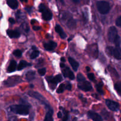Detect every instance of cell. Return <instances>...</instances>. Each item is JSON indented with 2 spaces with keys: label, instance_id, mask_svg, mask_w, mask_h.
<instances>
[{
  "label": "cell",
  "instance_id": "obj_1",
  "mask_svg": "<svg viewBox=\"0 0 121 121\" xmlns=\"http://www.w3.org/2000/svg\"><path fill=\"white\" fill-rule=\"evenodd\" d=\"M9 109L11 112L21 115H27L29 113V108L24 105H15L11 106Z\"/></svg>",
  "mask_w": 121,
  "mask_h": 121
},
{
  "label": "cell",
  "instance_id": "obj_2",
  "mask_svg": "<svg viewBox=\"0 0 121 121\" xmlns=\"http://www.w3.org/2000/svg\"><path fill=\"white\" fill-rule=\"evenodd\" d=\"M97 8L99 13L102 14H106L110 10L109 4L105 1H100L97 2Z\"/></svg>",
  "mask_w": 121,
  "mask_h": 121
},
{
  "label": "cell",
  "instance_id": "obj_3",
  "mask_svg": "<svg viewBox=\"0 0 121 121\" xmlns=\"http://www.w3.org/2000/svg\"><path fill=\"white\" fill-rule=\"evenodd\" d=\"M22 80L19 76H13L7 79V80L5 81L4 84L7 86L11 87V86H15V85L19 83Z\"/></svg>",
  "mask_w": 121,
  "mask_h": 121
},
{
  "label": "cell",
  "instance_id": "obj_4",
  "mask_svg": "<svg viewBox=\"0 0 121 121\" xmlns=\"http://www.w3.org/2000/svg\"><path fill=\"white\" fill-rule=\"evenodd\" d=\"M49 79H47L48 83L50 84V86L52 88V89L54 88L56 86L57 84L58 83L60 82L62 80V77L60 74H58V75L56 76L55 77L53 78V77H50Z\"/></svg>",
  "mask_w": 121,
  "mask_h": 121
},
{
  "label": "cell",
  "instance_id": "obj_5",
  "mask_svg": "<svg viewBox=\"0 0 121 121\" xmlns=\"http://www.w3.org/2000/svg\"><path fill=\"white\" fill-rule=\"evenodd\" d=\"M28 94L30 96L33 97V98H34L35 99H37L39 100H40V101L43 104H44L47 108L48 107V106H49L48 104L46 102V100H45L44 98L41 95H40V93H38V92H34V91H29V92H28Z\"/></svg>",
  "mask_w": 121,
  "mask_h": 121
},
{
  "label": "cell",
  "instance_id": "obj_6",
  "mask_svg": "<svg viewBox=\"0 0 121 121\" xmlns=\"http://www.w3.org/2000/svg\"><path fill=\"white\" fill-rule=\"evenodd\" d=\"M106 105L108 108L112 111H118L119 109V105L118 102L109 99L106 100Z\"/></svg>",
  "mask_w": 121,
  "mask_h": 121
},
{
  "label": "cell",
  "instance_id": "obj_7",
  "mask_svg": "<svg viewBox=\"0 0 121 121\" xmlns=\"http://www.w3.org/2000/svg\"><path fill=\"white\" fill-rule=\"evenodd\" d=\"M78 87L80 90L85 91V92L90 91L92 89V86L91 84L89 82L86 81V80L82 82H79V84L78 85Z\"/></svg>",
  "mask_w": 121,
  "mask_h": 121
},
{
  "label": "cell",
  "instance_id": "obj_8",
  "mask_svg": "<svg viewBox=\"0 0 121 121\" xmlns=\"http://www.w3.org/2000/svg\"><path fill=\"white\" fill-rule=\"evenodd\" d=\"M118 35V31L117 28L115 27H111L108 30V37L109 41L111 42H113L115 38Z\"/></svg>",
  "mask_w": 121,
  "mask_h": 121
},
{
  "label": "cell",
  "instance_id": "obj_9",
  "mask_svg": "<svg viewBox=\"0 0 121 121\" xmlns=\"http://www.w3.org/2000/svg\"><path fill=\"white\" fill-rule=\"evenodd\" d=\"M87 116L93 121H102V118L101 116L93 111H89Z\"/></svg>",
  "mask_w": 121,
  "mask_h": 121
},
{
  "label": "cell",
  "instance_id": "obj_10",
  "mask_svg": "<svg viewBox=\"0 0 121 121\" xmlns=\"http://www.w3.org/2000/svg\"><path fill=\"white\" fill-rule=\"evenodd\" d=\"M62 73L64 76L66 77V78H69L71 80H73L74 79V73L72 72V71L69 67H66L65 69L63 70Z\"/></svg>",
  "mask_w": 121,
  "mask_h": 121
},
{
  "label": "cell",
  "instance_id": "obj_11",
  "mask_svg": "<svg viewBox=\"0 0 121 121\" xmlns=\"http://www.w3.org/2000/svg\"><path fill=\"white\" fill-rule=\"evenodd\" d=\"M57 47V43L54 41H50L48 43L44 44V47L46 50L52 51L53 50Z\"/></svg>",
  "mask_w": 121,
  "mask_h": 121
},
{
  "label": "cell",
  "instance_id": "obj_12",
  "mask_svg": "<svg viewBox=\"0 0 121 121\" xmlns=\"http://www.w3.org/2000/svg\"><path fill=\"white\" fill-rule=\"evenodd\" d=\"M52 16H53V15H52V12L47 9H46L42 13L43 18L44 20H46V21L50 20L52 18Z\"/></svg>",
  "mask_w": 121,
  "mask_h": 121
},
{
  "label": "cell",
  "instance_id": "obj_13",
  "mask_svg": "<svg viewBox=\"0 0 121 121\" xmlns=\"http://www.w3.org/2000/svg\"><path fill=\"white\" fill-rule=\"evenodd\" d=\"M55 30L56 31L57 33L59 34V35H60V37H61V39H66V37H67V35H66V33L64 32L63 30L62 29V28H61L59 25H57V26H56Z\"/></svg>",
  "mask_w": 121,
  "mask_h": 121
},
{
  "label": "cell",
  "instance_id": "obj_14",
  "mask_svg": "<svg viewBox=\"0 0 121 121\" xmlns=\"http://www.w3.org/2000/svg\"><path fill=\"white\" fill-rule=\"evenodd\" d=\"M112 55L114 56L115 59L117 60H121V52L120 47H116L115 48H113V53Z\"/></svg>",
  "mask_w": 121,
  "mask_h": 121
},
{
  "label": "cell",
  "instance_id": "obj_15",
  "mask_svg": "<svg viewBox=\"0 0 121 121\" xmlns=\"http://www.w3.org/2000/svg\"><path fill=\"white\" fill-rule=\"evenodd\" d=\"M69 62L70 63V64L72 66V68L74 70V71H77L78 70V69L79 66V64L78 61H76L72 57H69Z\"/></svg>",
  "mask_w": 121,
  "mask_h": 121
},
{
  "label": "cell",
  "instance_id": "obj_16",
  "mask_svg": "<svg viewBox=\"0 0 121 121\" xmlns=\"http://www.w3.org/2000/svg\"><path fill=\"white\" fill-rule=\"evenodd\" d=\"M17 66V64L16 61L14 60H12L7 69V72L8 73H12V72H14L16 70Z\"/></svg>",
  "mask_w": 121,
  "mask_h": 121
},
{
  "label": "cell",
  "instance_id": "obj_17",
  "mask_svg": "<svg viewBox=\"0 0 121 121\" xmlns=\"http://www.w3.org/2000/svg\"><path fill=\"white\" fill-rule=\"evenodd\" d=\"M31 66V64L27 62L25 60H21L20 63H19L18 65L17 66V70H21L23 69L25 67H26L27 66Z\"/></svg>",
  "mask_w": 121,
  "mask_h": 121
},
{
  "label": "cell",
  "instance_id": "obj_18",
  "mask_svg": "<svg viewBox=\"0 0 121 121\" xmlns=\"http://www.w3.org/2000/svg\"><path fill=\"white\" fill-rule=\"evenodd\" d=\"M7 34L10 38H18L20 35V33L15 30H7Z\"/></svg>",
  "mask_w": 121,
  "mask_h": 121
},
{
  "label": "cell",
  "instance_id": "obj_19",
  "mask_svg": "<svg viewBox=\"0 0 121 121\" xmlns=\"http://www.w3.org/2000/svg\"><path fill=\"white\" fill-rule=\"evenodd\" d=\"M7 4L12 9H15L17 8L18 6V2L17 0H7Z\"/></svg>",
  "mask_w": 121,
  "mask_h": 121
},
{
  "label": "cell",
  "instance_id": "obj_20",
  "mask_svg": "<svg viewBox=\"0 0 121 121\" xmlns=\"http://www.w3.org/2000/svg\"><path fill=\"white\" fill-rule=\"evenodd\" d=\"M53 111L51 108L49 109L47 112L46 113V117H45L44 121H53Z\"/></svg>",
  "mask_w": 121,
  "mask_h": 121
},
{
  "label": "cell",
  "instance_id": "obj_21",
  "mask_svg": "<svg viewBox=\"0 0 121 121\" xmlns=\"http://www.w3.org/2000/svg\"><path fill=\"white\" fill-rule=\"evenodd\" d=\"M35 78V72L33 71H29L26 74V79L28 81H31Z\"/></svg>",
  "mask_w": 121,
  "mask_h": 121
},
{
  "label": "cell",
  "instance_id": "obj_22",
  "mask_svg": "<svg viewBox=\"0 0 121 121\" xmlns=\"http://www.w3.org/2000/svg\"><path fill=\"white\" fill-rule=\"evenodd\" d=\"M102 86H103V83L100 82L99 84L96 85V88L97 91L100 93V95L104 94V92L102 90Z\"/></svg>",
  "mask_w": 121,
  "mask_h": 121
},
{
  "label": "cell",
  "instance_id": "obj_23",
  "mask_svg": "<svg viewBox=\"0 0 121 121\" xmlns=\"http://www.w3.org/2000/svg\"><path fill=\"white\" fill-rule=\"evenodd\" d=\"M113 43L115 44L116 47H120L121 46V37L119 35H117L113 40Z\"/></svg>",
  "mask_w": 121,
  "mask_h": 121
},
{
  "label": "cell",
  "instance_id": "obj_24",
  "mask_svg": "<svg viewBox=\"0 0 121 121\" xmlns=\"http://www.w3.org/2000/svg\"><path fill=\"white\" fill-rule=\"evenodd\" d=\"M115 89L117 91V92H118V93L119 95L121 94V85L120 82H118L115 83L114 86Z\"/></svg>",
  "mask_w": 121,
  "mask_h": 121
},
{
  "label": "cell",
  "instance_id": "obj_25",
  "mask_svg": "<svg viewBox=\"0 0 121 121\" xmlns=\"http://www.w3.org/2000/svg\"><path fill=\"white\" fill-rule=\"evenodd\" d=\"M39 52L38 50H35L33 51V52H32V53L31 54V56H30V58L31 59H35L36 57H37L38 56H39Z\"/></svg>",
  "mask_w": 121,
  "mask_h": 121
},
{
  "label": "cell",
  "instance_id": "obj_26",
  "mask_svg": "<svg viewBox=\"0 0 121 121\" xmlns=\"http://www.w3.org/2000/svg\"><path fill=\"white\" fill-rule=\"evenodd\" d=\"M65 88V85L64 83L61 84V85L59 86V88L57 90V93H61L64 92Z\"/></svg>",
  "mask_w": 121,
  "mask_h": 121
},
{
  "label": "cell",
  "instance_id": "obj_27",
  "mask_svg": "<svg viewBox=\"0 0 121 121\" xmlns=\"http://www.w3.org/2000/svg\"><path fill=\"white\" fill-rule=\"evenodd\" d=\"M113 48H114L113 47H107L106 48V53L109 56H112V53H113Z\"/></svg>",
  "mask_w": 121,
  "mask_h": 121
},
{
  "label": "cell",
  "instance_id": "obj_28",
  "mask_svg": "<svg viewBox=\"0 0 121 121\" xmlns=\"http://www.w3.org/2000/svg\"><path fill=\"white\" fill-rule=\"evenodd\" d=\"M77 79H78V81L79 82H83L85 80V77L81 73H79L78 74V76H77Z\"/></svg>",
  "mask_w": 121,
  "mask_h": 121
},
{
  "label": "cell",
  "instance_id": "obj_29",
  "mask_svg": "<svg viewBox=\"0 0 121 121\" xmlns=\"http://www.w3.org/2000/svg\"><path fill=\"white\" fill-rule=\"evenodd\" d=\"M61 108L63 109V112H64V115H65V116H64V118H63V121H67V120H68V119H69V117L68 112H67L65 109H63L61 107Z\"/></svg>",
  "mask_w": 121,
  "mask_h": 121
},
{
  "label": "cell",
  "instance_id": "obj_30",
  "mask_svg": "<svg viewBox=\"0 0 121 121\" xmlns=\"http://www.w3.org/2000/svg\"><path fill=\"white\" fill-rule=\"evenodd\" d=\"M13 54H14L15 56L20 57L22 56V52H21L20 50H15L13 52Z\"/></svg>",
  "mask_w": 121,
  "mask_h": 121
},
{
  "label": "cell",
  "instance_id": "obj_31",
  "mask_svg": "<svg viewBox=\"0 0 121 121\" xmlns=\"http://www.w3.org/2000/svg\"><path fill=\"white\" fill-rule=\"evenodd\" d=\"M46 68H42L38 70V73L40 74V76H44L46 74Z\"/></svg>",
  "mask_w": 121,
  "mask_h": 121
},
{
  "label": "cell",
  "instance_id": "obj_32",
  "mask_svg": "<svg viewBox=\"0 0 121 121\" xmlns=\"http://www.w3.org/2000/svg\"><path fill=\"white\" fill-rule=\"evenodd\" d=\"M46 9H47V8H46V6L44 4H41L39 5V11L41 12V13H43V12L44 10H46Z\"/></svg>",
  "mask_w": 121,
  "mask_h": 121
},
{
  "label": "cell",
  "instance_id": "obj_33",
  "mask_svg": "<svg viewBox=\"0 0 121 121\" xmlns=\"http://www.w3.org/2000/svg\"><path fill=\"white\" fill-rule=\"evenodd\" d=\"M87 77H88L89 79L91 80H92V81H94L95 79V75L93 73H89V74H87Z\"/></svg>",
  "mask_w": 121,
  "mask_h": 121
},
{
  "label": "cell",
  "instance_id": "obj_34",
  "mask_svg": "<svg viewBox=\"0 0 121 121\" xmlns=\"http://www.w3.org/2000/svg\"><path fill=\"white\" fill-rule=\"evenodd\" d=\"M116 24L118 27H121V17L119 16L116 20Z\"/></svg>",
  "mask_w": 121,
  "mask_h": 121
},
{
  "label": "cell",
  "instance_id": "obj_35",
  "mask_svg": "<svg viewBox=\"0 0 121 121\" xmlns=\"http://www.w3.org/2000/svg\"><path fill=\"white\" fill-rule=\"evenodd\" d=\"M66 89L69 90V91H70L71 89H72V85H71V84L70 83H67V84L66 86Z\"/></svg>",
  "mask_w": 121,
  "mask_h": 121
},
{
  "label": "cell",
  "instance_id": "obj_36",
  "mask_svg": "<svg viewBox=\"0 0 121 121\" xmlns=\"http://www.w3.org/2000/svg\"><path fill=\"white\" fill-rule=\"evenodd\" d=\"M9 22H11V24L15 23V20L13 18H9Z\"/></svg>",
  "mask_w": 121,
  "mask_h": 121
},
{
  "label": "cell",
  "instance_id": "obj_37",
  "mask_svg": "<svg viewBox=\"0 0 121 121\" xmlns=\"http://www.w3.org/2000/svg\"><path fill=\"white\" fill-rule=\"evenodd\" d=\"M57 117L59 118H62V113L61 112H59L57 113Z\"/></svg>",
  "mask_w": 121,
  "mask_h": 121
},
{
  "label": "cell",
  "instance_id": "obj_38",
  "mask_svg": "<svg viewBox=\"0 0 121 121\" xmlns=\"http://www.w3.org/2000/svg\"><path fill=\"white\" fill-rule=\"evenodd\" d=\"M40 29V27H33V30L35 31H37L39 30Z\"/></svg>",
  "mask_w": 121,
  "mask_h": 121
},
{
  "label": "cell",
  "instance_id": "obj_39",
  "mask_svg": "<svg viewBox=\"0 0 121 121\" xmlns=\"http://www.w3.org/2000/svg\"><path fill=\"white\" fill-rule=\"evenodd\" d=\"M72 1H73V2H74V3L77 4V3H79L80 0H72Z\"/></svg>",
  "mask_w": 121,
  "mask_h": 121
},
{
  "label": "cell",
  "instance_id": "obj_40",
  "mask_svg": "<svg viewBox=\"0 0 121 121\" xmlns=\"http://www.w3.org/2000/svg\"><path fill=\"white\" fill-rule=\"evenodd\" d=\"M60 65V67H61V68H63V67H65V65L63 63H61Z\"/></svg>",
  "mask_w": 121,
  "mask_h": 121
},
{
  "label": "cell",
  "instance_id": "obj_41",
  "mask_svg": "<svg viewBox=\"0 0 121 121\" xmlns=\"http://www.w3.org/2000/svg\"><path fill=\"white\" fill-rule=\"evenodd\" d=\"M61 61H65V57H61Z\"/></svg>",
  "mask_w": 121,
  "mask_h": 121
},
{
  "label": "cell",
  "instance_id": "obj_42",
  "mask_svg": "<svg viewBox=\"0 0 121 121\" xmlns=\"http://www.w3.org/2000/svg\"><path fill=\"white\" fill-rule=\"evenodd\" d=\"M35 20H32L31 21V23H32V24L34 23V22H35Z\"/></svg>",
  "mask_w": 121,
  "mask_h": 121
},
{
  "label": "cell",
  "instance_id": "obj_43",
  "mask_svg": "<svg viewBox=\"0 0 121 121\" xmlns=\"http://www.w3.org/2000/svg\"><path fill=\"white\" fill-rule=\"evenodd\" d=\"M86 69H87V71H89L90 70V68L89 67H86Z\"/></svg>",
  "mask_w": 121,
  "mask_h": 121
},
{
  "label": "cell",
  "instance_id": "obj_44",
  "mask_svg": "<svg viewBox=\"0 0 121 121\" xmlns=\"http://www.w3.org/2000/svg\"><path fill=\"white\" fill-rule=\"evenodd\" d=\"M20 1H21V2H27V0H20Z\"/></svg>",
  "mask_w": 121,
  "mask_h": 121
},
{
  "label": "cell",
  "instance_id": "obj_45",
  "mask_svg": "<svg viewBox=\"0 0 121 121\" xmlns=\"http://www.w3.org/2000/svg\"><path fill=\"white\" fill-rule=\"evenodd\" d=\"M61 2H63V0H61Z\"/></svg>",
  "mask_w": 121,
  "mask_h": 121
}]
</instances>
